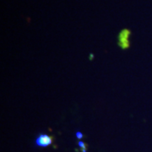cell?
Instances as JSON below:
<instances>
[{"instance_id": "cell-1", "label": "cell", "mask_w": 152, "mask_h": 152, "mask_svg": "<svg viewBox=\"0 0 152 152\" xmlns=\"http://www.w3.org/2000/svg\"><path fill=\"white\" fill-rule=\"evenodd\" d=\"M131 31L129 29H123L118 36V45L123 50L128 49L129 48V37Z\"/></svg>"}, {"instance_id": "cell-2", "label": "cell", "mask_w": 152, "mask_h": 152, "mask_svg": "<svg viewBox=\"0 0 152 152\" xmlns=\"http://www.w3.org/2000/svg\"><path fill=\"white\" fill-rule=\"evenodd\" d=\"M53 141V137L46 134H40L36 138L35 140V144L38 147H42V148H45L49 145H51Z\"/></svg>"}, {"instance_id": "cell-3", "label": "cell", "mask_w": 152, "mask_h": 152, "mask_svg": "<svg viewBox=\"0 0 152 152\" xmlns=\"http://www.w3.org/2000/svg\"><path fill=\"white\" fill-rule=\"evenodd\" d=\"M78 145L80 148L82 152H86L87 151V145L85 142L83 141H79L78 142Z\"/></svg>"}, {"instance_id": "cell-4", "label": "cell", "mask_w": 152, "mask_h": 152, "mask_svg": "<svg viewBox=\"0 0 152 152\" xmlns=\"http://www.w3.org/2000/svg\"><path fill=\"white\" fill-rule=\"evenodd\" d=\"M75 136L78 140H81L82 138H83V134H82L81 132H80V131H77L75 133Z\"/></svg>"}]
</instances>
